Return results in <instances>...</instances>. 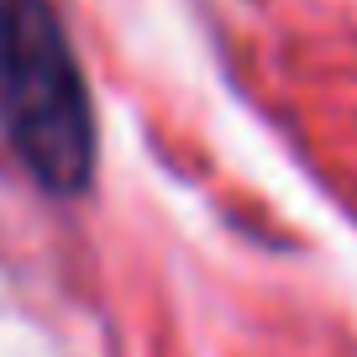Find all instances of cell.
Masks as SVG:
<instances>
[{
    "label": "cell",
    "instance_id": "6da1fadb",
    "mask_svg": "<svg viewBox=\"0 0 357 357\" xmlns=\"http://www.w3.org/2000/svg\"><path fill=\"white\" fill-rule=\"evenodd\" d=\"M0 137L47 195L95 174V105L53 0H0Z\"/></svg>",
    "mask_w": 357,
    "mask_h": 357
}]
</instances>
